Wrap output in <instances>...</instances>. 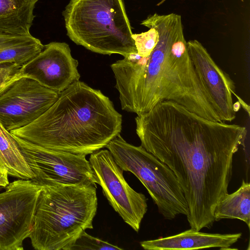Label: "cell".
<instances>
[{"label": "cell", "mask_w": 250, "mask_h": 250, "mask_svg": "<svg viewBox=\"0 0 250 250\" xmlns=\"http://www.w3.org/2000/svg\"><path fill=\"white\" fill-rule=\"evenodd\" d=\"M135 120L141 146L175 175L191 228H210L216 205L228 193L246 127L206 119L172 101L158 103Z\"/></svg>", "instance_id": "cell-1"}, {"label": "cell", "mask_w": 250, "mask_h": 250, "mask_svg": "<svg viewBox=\"0 0 250 250\" xmlns=\"http://www.w3.org/2000/svg\"><path fill=\"white\" fill-rule=\"evenodd\" d=\"M142 25L155 28L159 41L151 53L124 56L111 65L122 109L140 115L172 101L215 122H222L189 57L180 15H150Z\"/></svg>", "instance_id": "cell-2"}, {"label": "cell", "mask_w": 250, "mask_h": 250, "mask_svg": "<svg viewBox=\"0 0 250 250\" xmlns=\"http://www.w3.org/2000/svg\"><path fill=\"white\" fill-rule=\"evenodd\" d=\"M122 124L109 98L79 80L38 119L10 133L45 148L86 156L105 147Z\"/></svg>", "instance_id": "cell-3"}, {"label": "cell", "mask_w": 250, "mask_h": 250, "mask_svg": "<svg viewBox=\"0 0 250 250\" xmlns=\"http://www.w3.org/2000/svg\"><path fill=\"white\" fill-rule=\"evenodd\" d=\"M96 186H42L29 238L37 250H69L80 234L93 229Z\"/></svg>", "instance_id": "cell-4"}, {"label": "cell", "mask_w": 250, "mask_h": 250, "mask_svg": "<svg viewBox=\"0 0 250 250\" xmlns=\"http://www.w3.org/2000/svg\"><path fill=\"white\" fill-rule=\"evenodd\" d=\"M63 16L77 45L103 55L137 53L123 0H70Z\"/></svg>", "instance_id": "cell-5"}, {"label": "cell", "mask_w": 250, "mask_h": 250, "mask_svg": "<svg viewBox=\"0 0 250 250\" xmlns=\"http://www.w3.org/2000/svg\"><path fill=\"white\" fill-rule=\"evenodd\" d=\"M123 171L133 173L147 189L159 213L171 220L187 216L188 207L177 179L169 167L141 145L135 146L118 134L105 146Z\"/></svg>", "instance_id": "cell-6"}, {"label": "cell", "mask_w": 250, "mask_h": 250, "mask_svg": "<svg viewBox=\"0 0 250 250\" xmlns=\"http://www.w3.org/2000/svg\"><path fill=\"white\" fill-rule=\"evenodd\" d=\"M13 136L34 174L31 180L38 184L96 186L85 155L45 148Z\"/></svg>", "instance_id": "cell-7"}, {"label": "cell", "mask_w": 250, "mask_h": 250, "mask_svg": "<svg viewBox=\"0 0 250 250\" xmlns=\"http://www.w3.org/2000/svg\"><path fill=\"white\" fill-rule=\"evenodd\" d=\"M42 188L32 180L19 179L0 192V250L23 249Z\"/></svg>", "instance_id": "cell-8"}, {"label": "cell", "mask_w": 250, "mask_h": 250, "mask_svg": "<svg viewBox=\"0 0 250 250\" xmlns=\"http://www.w3.org/2000/svg\"><path fill=\"white\" fill-rule=\"evenodd\" d=\"M89 161L96 183L114 210L135 231L138 232L147 210V199L128 184L123 170L108 149H100L90 154Z\"/></svg>", "instance_id": "cell-9"}, {"label": "cell", "mask_w": 250, "mask_h": 250, "mask_svg": "<svg viewBox=\"0 0 250 250\" xmlns=\"http://www.w3.org/2000/svg\"><path fill=\"white\" fill-rule=\"evenodd\" d=\"M60 93L21 76L0 93V123L8 131L26 126L43 114Z\"/></svg>", "instance_id": "cell-10"}, {"label": "cell", "mask_w": 250, "mask_h": 250, "mask_svg": "<svg viewBox=\"0 0 250 250\" xmlns=\"http://www.w3.org/2000/svg\"><path fill=\"white\" fill-rule=\"evenodd\" d=\"M78 62L65 42H51L20 68V76L33 79L42 85L60 93L81 76Z\"/></svg>", "instance_id": "cell-11"}, {"label": "cell", "mask_w": 250, "mask_h": 250, "mask_svg": "<svg viewBox=\"0 0 250 250\" xmlns=\"http://www.w3.org/2000/svg\"><path fill=\"white\" fill-rule=\"evenodd\" d=\"M188 51L194 66L213 102L221 120L231 122L236 118L232 95L235 86L229 76L221 69L207 49L196 40L187 42Z\"/></svg>", "instance_id": "cell-12"}, {"label": "cell", "mask_w": 250, "mask_h": 250, "mask_svg": "<svg viewBox=\"0 0 250 250\" xmlns=\"http://www.w3.org/2000/svg\"><path fill=\"white\" fill-rule=\"evenodd\" d=\"M241 233H208L194 229L165 237L141 242L146 250H191L217 248L227 250L241 238Z\"/></svg>", "instance_id": "cell-13"}, {"label": "cell", "mask_w": 250, "mask_h": 250, "mask_svg": "<svg viewBox=\"0 0 250 250\" xmlns=\"http://www.w3.org/2000/svg\"><path fill=\"white\" fill-rule=\"evenodd\" d=\"M44 45L30 34L0 32V64L21 67L42 51Z\"/></svg>", "instance_id": "cell-14"}, {"label": "cell", "mask_w": 250, "mask_h": 250, "mask_svg": "<svg viewBox=\"0 0 250 250\" xmlns=\"http://www.w3.org/2000/svg\"><path fill=\"white\" fill-rule=\"evenodd\" d=\"M39 0H0V32L29 35Z\"/></svg>", "instance_id": "cell-15"}, {"label": "cell", "mask_w": 250, "mask_h": 250, "mask_svg": "<svg viewBox=\"0 0 250 250\" xmlns=\"http://www.w3.org/2000/svg\"><path fill=\"white\" fill-rule=\"evenodd\" d=\"M0 167L20 179L31 180L34 174L14 136L0 123Z\"/></svg>", "instance_id": "cell-16"}, {"label": "cell", "mask_w": 250, "mask_h": 250, "mask_svg": "<svg viewBox=\"0 0 250 250\" xmlns=\"http://www.w3.org/2000/svg\"><path fill=\"white\" fill-rule=\"evenodd\" d=\"M215 221L223 219H238L250 227V184L243 180L239 188L227 194L217 204L214 212Z\"/></svg>", "instance_id": "cell-17"}, {"label": "cell", "mask_w": 250, "mask_h": 250, "mask_svg": "<svg viewBox=\"0 0 250 250\" xmlns=\"http://www.w3.org/2000/svg\"><path fill=\"white\" fill-rule=\"evenodd\" d=\"M122 250L123 249L95 237L83 231L69 250Z\"/></svg>", "instance_id": "cell-18"}, {"label": "cell", "mask_w": 250, "mask_h": 250, "mask_svg": "<svg viewBox=\"0 0 250 250\" xmlns=\"http://www.w3.org/2000/svg\"><path fill=\"white\" fill-rule=\"evenodd\" d=\"M137 53L142 57L148 56L155 47L159 41V33L154 28H150L145 32L133 34Z\"/></svg>", "instance_id": "cell-19"}, {"label": "cell", "mask_w": 250, "mask_h": 250, "mask_svg": "<svg viewBox=\"0 0 250 250\" xmlns=\"http://www.w3.org/2000/svg\"><path fill=\"white\" fill-rule=\"evenodd\" d=\"M21 67L11 63L0 64V93L12 81L21 77Z\"/></svg>", "instance_id": "cell-20"}, {"label": "cell", "mask_w": 250, "mask_h": 250, "mask_svg": "<svg viewBox=\"0 0 250 250\" xmlns=\"http://www.w3.org/2000/svg\"><path fill=\"white\" fill-rule=\"evenodd\" d=\"M8 175L6 169L0 167V188H5L10 183Z\"/></svg>", "instance_id": "cell-21"}, {"label": "cell", "mask_w": 250, "mask_h": 250, "mask_svg": "<svg viewBox=\"0 0 250 250\" xmlns=\"http://www.w3.org/2000/svg\"><path fill=\"white\" fill-rule=\"evenodd\" d=\"M235 97L237 98L238 101L240 103L241 106H242V107L244 109V110L247 112L249 116H250V106L249 104H247L240 97H239L236 93L234 94Z\"/></svg>", "instance_id": "cell-22"}, {"label": "cell", "mask_w": 250, "mask_h": 250, "mask_svg": "<svg viewBox=\"0 0 250 250\" xmlns=\"http://www.w3.org/2000/svg\"><path fill=\"white\" fill-rule=\"evenodd\" d=\"M241 106V104L238 101L233 104V109L235 112L239 110Z\"/></svg>", "instance_id": "cell-23"}]
</instances>
